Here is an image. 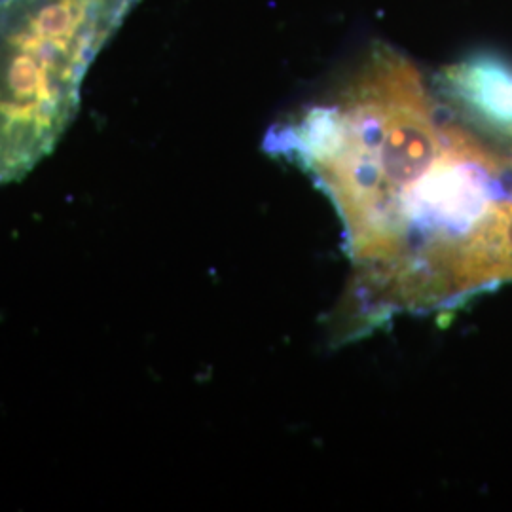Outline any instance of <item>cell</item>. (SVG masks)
<instances>
[{
  "label": "cell",
  "mask_w": 512,
  "mask_h": 512,
  "mask_svg": "<svg viewBox=\"0 0 512 512\" xmlns=\"http://www.w3.org/2000/svg\"><path fill=\"white\" fill-rule=\"evenodd\" d=\"M139 0H0V186L27 177L73 124L93 59Z\"/></svg>",
  "instance_id": "1"
},
{
  "label": "cell",
  "mask_w": 512,
  "mask_h": 512,
  "mask_svg": "<svg viewBox=\"0 0 512 512\" xmlns=\"http://www.w3.org/2000/svg\"><path fill=\"white\" fill-rule=\"evenodd\" d=\"M437 92L465 126L497 141H512V67L490 54H478L446 67Z\"/></svg>",
  "instance_id": "3"
},
{
  "label": "cell",
  "mask_w": 512,
  "mask_h": 512,
  "mask_svg": "<svg viewBox=\"0 0 512 512\" xmlns=\"http://www.w3.org/2000/svg\"><path fill=\"white\" fill-rule=\"evenodd\" d=\"M511 279L512 198H503L435 260L433 291L437 306H454Z\"/></svg>",
  "instance_id": "2"
}]
</instances>
